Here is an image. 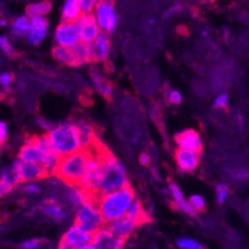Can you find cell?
<instances>
[{
  "instance_id": "38",
  "label": "cell",
  "mask_w": 249,
  "mask_h": 249,
  "mask_svg": "<svg viewBox=\"0 0 249 249\" xmlns=\"http://www.w3.org/2000/svg\"><path fill=\"white\" fill-rule=\"evenodd\" d=\"M25 192L30 195L38 194L40 192V187L36 183H28V185H25Z\"/></svg>"
},
{
  "instance_id": "2",
  "label": "cell",
  "mask_w": 249,
  "mask_h": 249,
  "mask_svg": "<svg viewBox=\"0 0 249 249\" xmlns=\"http://www.w3.org/2000/svg\"><path fill=\"white\" fill-rule=\"evenodd\" d=\"M134 200V190L129 183L118 191L102 196L97 201V208L101 213L103 223H112L125 216L129 206L132 205Z\"/></svg>"
},
{
  "instance_id": "24",
  "label": "cell",
  "mask_w": 249,
  "mask_h": 249,
  "mask_svg": "<svg viewBox=\"0 0 249 249\" xmlns=\"http://www.w3.org/2000/svg\"><path fill=\"white\" fill-rule=\"evenodd\" d=\"M29 28H30V19L26 15H22L11 22V34L17 37H24L28 34Z\"/></svg>"
},
{
  "instance_id": "8",
  "label": "cell",
  "mask_w": 249,
  "mask_h": 249,
  "mask_svg": "<svg viewBox=\"0 0 249 249\" xmlns=\"http://www.w3.org/2000/svg\"><path fill=\"white\" fill-rule=\"evenodd\" d=\"M13 166L17 170L20 182H31V181L41 180V178H47L50 175L49 171L42 165L34 164V162H22L20 160H17Z\"/></svg>"
},
{
  "instance_id": "11",
  "label": "cell",
  "mask_w": 249,
  "mask_h": 249,
  "mask_svg": "<svg viewBox=\"0 0 249 249\" xmlns=\"http://www.w3.org/2000/svg\"><path fill=\"white\" fill-rule=\"evenodd\" d=\"M175 142L180 149L191 150L195 153H201L202 150V140L200 134L194 129H187L176 134Z\"/></svg>"
},
{
  "instance_id": "34",
  "label": "cell",
  "mask_w": 249,
  "mask_h": 249,
  "mask_svg": "<svg viewBox=\"0 0 249 249\" xmlns=\"http://www.w3.org/2000/svg\"><path fill=\"white\" fill-rule=\"evenodd\" d=\"M13 74L9 73V72H3L0 73V86L3 88H9L10 85L13 83Z\"/></svg>"
},
{
  "instance_id": "3",
  "label": "cell",
  "mask_w": 249,
  "mask_h": 249,
  "mask_svg": "<svg viewBox=\"0 0 249 249\" xmlns=\"http://www.w3.org/2000/svg\"><path fill=\"white\" fill-rule=\"evenodd\" d=\"M89 161L87 150H78L71 155L62 156L56 162L52 174L66 183L67 186H80Z\"/></svg>"
},
{
  "instance_id": "13",
  "label": "cell",
  "mask_w": 249,
  "mask_h": 249,
  "mask_svg": "<svg viewBox=\"0 0 249 249\" xmlns=\"http://www.w3.org/2000/svg\"><path fill=\"white\" fill-rule=\"evenodd\" d=\"M200 153H195L191 150H185L180 149L175 151V160L178 162V166L181 171L185 173H191L200 164Z\"/></svg>"
},
{
  "instance_id": "26",
  "label": "cell",
  "mask_w": 249,
  "mask_h": 249,
  "mask_svg": "<svg viewBox=\"0 0 249 249\" xmlns=\"http://www.w3.org/2000/svg\"><path fill=\"white\" fill-rule=\"evenodd\" d=\"M92 78H93L94 86H96L97 90L106 98H110L113 94V87L107 80H104L103 77L98 73L97 71L92 72Z\"/></svg>"
},
{
  "instance_id": "22",
  "label": "cell",
  "mask_w": 249,
  "mask_h": 249,
  "mask_svg": "<svg viewBox=\"0 0 249 249\" xmlns=\"http://www.w3.org/2000/svg\"><path fill=\"white\" fill-rule=\"evenodd\" d=\"M52 8L51 1H37L28 5L26 8V17L28 18H44L49 14Z\"/></svg>"
},
{
  "instance_id": "42",
  "label": "cell",
  "mask_w": 249,
  "mask_h": 249,
  "mask_svg": "<svg viewBox=\"0 0 249 249\" xmlns=\"http://www.w3.org/2000/svg\"><path fill=\"white\" fill-rule=\"evenodd\" d=\"M58 249H73L71 246H70L69 243H67L66 241H63V239H61L60 244H58Z\"/></svg>"
},
{
  "instance_id": "32",
  "label": "cell",
  "mask_w": 249,
  "mask_h": 249,
  "mask_svg": "<svg viewBox=\"0 0 249 249\" xmlns=\"http://www.w3.org/2000/svg\"><path fill=\"white\" fill-rule=\"evenodd\" d=\"M96 6V1L93 0H78V8H80L81 15L90 14V11L93 10Z\"/></svg>"
},
{
  "instance_id": "36",
  "label": "cell",
  "mask_w": 249,
  "mask_h": 249,
  "mask_svg": "<svg viewBox=\"0 0 249 249\" xmlns=\"http://www.w3.org/2000/svg\"><path fill=\"white\" fill-rule=\"evenodd\" d=\"M40 244H41V241L40 239H28V241H24L21 244H20V247H21L22 249H36L40 247Z\"/></svg>"
},
{
  "instance_id": "35",
  "label": "cell",
  "mask_w": 249,
  "mask_h": 249,
  "mask_svg": "<svg viewBox=\"0 0 249 249\" xmlns=\"http://www.w3.org/2000/svg\"><path fill=\"white\" fill-rule=\"evenodd\" d=\"M214 106L217 108H226L228 106V96L226 93H221L214 99Z\"/></svg>"
},
{
  "instance_id": "18",
  "label": "cell",
  "mask_w": 249,
  "mask_h": 249,
  "mask_svg": "<svg viewBox=\"0 0 249 249\" xmlns=\"http://www.w3.org/2000/svg\"><path fill=\"white\" fill-rule=\"evenodd\" d=\"M72 55H73L74 63L76 66H81L88 62H93V55H92V47L90 44H86V42H78L76 46L71 49Z\"/></svg>"
},
{
  "instance_id": "41",
  "label": "cell",
  "mask_w": 249,
  "mask_h": 249,
  "mask_svg": "<svg viewBox=\"0 0 249 249\" xmlns=\"http://www.w3.org/2000/svg\"><path fill=\"white\" fill-rule=\"evenodd\" d=\"M10 191H11V187L0 181V197H4V196H6V195H8Z\"/></svg>"
},
{
  "instance_id": "15",
  "label": "cell",
  "mask_w": 249,
  "mask_h": 249,
  "mask_svg": "<svg viewBox=\"0 0 249 249\" xmlns=\"http://www.w3.org/2000/svg\"><path fill=\"white\" fill-rule=\"evenodd\" d=\"M137 226V222H134L133 219L124 216L122 217V218L109 223V226H108L107 228L113 235L117 237V238L122 239V241H125L129 235L132 234V232L135 230Z\"/></svg>"
},
{
  "instance_id": "4",
  "label": "cell",
  "mask_w": 249,
  "mask_h": 249,
  "mask_svg": "<svg viewBox=\"0 0 249 249\" xmlns=\"http://www.w3.org/2000/svg\"><path fill=\"white\" fill-rule=\"evenodd\" d=\"M47 138H49L52 150L58 158L71 155L81 150L78 133H77L76 125L72 123L61 124L51 129L47 134Z\"/></svg>"
},
{
  "instance_id": "14",
  "label": "cell",
  "mask_w": 249,
  "mask_h": 249,
  "mask_svg": "<svg viewBox=\"0 0 249 249\" xmlns=\"http://www.w3.org/2000/svg\"><path fill=\"white\" fill-rule=\"evenodd\" d=\"M92 47V55L94 62H103L107 60L110 52V37L108 34L99 33V35L94 38L93 42H90Z\"/></svg>"
},
{
  "instance_id": "19",
  "label": "cell",
  "mask_w": 249,
  "mask_h": 249,
  "mask_svg": "<svg viewBox=\"0 0 249 249\" xmlns=\"http://www.w3.org/2000/svg\"><path fill=\"white\" fill-rule=\"evenodd\" d=\"M169 189H170V192H171V196H173V198L175 200L176 202V206H178V208H180L181 211H183L185 213H187L189 216H192V217H196L197 216V212L195 211L194 208L190 206L189 201H186V198L183 197L182 192H181V190L178 189V186L176 185L175 182H173V181H170L169 182Z\"/></svg>"
},
{
  "instance_id": "27",
  "label": "cell",
  "mask_w": 249,
  "mask_h": 249,
  "mask_svg": "<svg viewBox=\"0 0 249 249\" xmlns=\"http://www.w3.org/2000/svg\"><path fill=\"white\" fill-rule=\"evenodd\" d=\"M0 181L5 183V185H8V186H10L11 189H13L18 182H20L19 175H18L15 167L9 166L1 170V171H0Z\"/></svg>"
},
{
  "instance_id": "12",
  "label": "cell",
  "mask_w": 249,
  "mask_h": 249,
  "mask_svg": "<svg viewBox=\"0 0 249 249\" xmlns=\"http://www.w3.org/2000/svg\"><path fill=\"white\" fill-rule=\"evenodd\" d=\"M49 30V21L46 18H31L30 28L26 34V40L31 45H38L46 37Z\"/></svg>"
},
{
  "instance_id": "25",
  "label": "cell",
  "mask_w": 249,
  "mask_h": 249,
  "mask_svg": "<svg viewBox=\"0 0 249 249\" xmlns=\"http://www.w3.org/2000/svg\"><path fill=\"white\" fill-rule=\"evenodd\" d=\"M52 56H53V58H55L56 61H58L60 63L67 65V66H76L71 49H66V47L62 46H56L52 50Z\"/></svg>"
},
{
  "instance_id": "10",
  "label": "cell",
  "mask_w": 249,
  "mask_h": 249,
  "mask_svg": "<svg viewBox=\"0 0 249 249\" xmlns=\"http://www.w3.org/2000/svg\"><path fill=\"white\" fill-rule=\"evenodd\" d=\"M92 244L97 249H123L124 241L113 235L107 227H102L93 234Z\"/></svg>"
},
{
  "instance_id": "17",
  "label": "cell",
  "mask_w": 249,
  "mask_h": 249,
  "mask_svg": "<svg viewBox=\"0 0 249 249\" xmlns=\"http://www.w3.org/2000/svg\"><path fill=\"white\" fill-rule=\"evenodd\" d=\"M74 125H76L77 133H78L81 150H88L98 140L96 137V133H94V128L83 119L77 122Z\"/></svg>"
},
{
  "instance_id": "23",
  "label": "cell",
  "mask_w": 249,
  "mask_h": 249,
  "mask_svg": "<svg viewBox=\"0 0 249 249\" xmlns=\"http://www.w3.org/2000/svg\"><path fill=\"white\" fill-rule=\"evenodd\" d=\"M42 212H44L45 216H47L49 218H51L52 221L60 222L65 218V211H63V208L61 207L58 203H56L55 201H47L45 202V205L42 206Z\"/></svg>"
},
{
  "instance_id": "29",
  "label": "cell",
  "mask_w": 249,
  "mask_h": 249,
  "mask_svg": "<svg viewBox=\"0 0 249 249\" xmlns=\"http://www.w3.org/2000/svg\"><path fill=\"white\" fill-rule=\"evenodd\" d=\"M189 203L196 212L205 211L206 201H205V198L201 196V195H192L189 200Z\"/></svg>"
},
{
  "instance_id": "5",
  "label": "cell",
  "mask_w": 249,
  "mask_h": 249,
  "mask_svg": "<svg viewBox=\"0 0 249 249\" xmlns=\"http://www.w3.org/2000/svg\"><path fill=\"white\" fill-rule=\"evenodd\" d=\"M74 225L92 235H93L97 231L101 230L102 226H103L104 223L96 203L87 202L85 203V205L81 206L76 213Z\"/></svg>"
},
{
  "instance_id": "37",
  "label": "cell",
  "mask_w": 249,
  "mask_h": 249,
  "mask_svg": "<svg viewBox=\"0 0 249 249\" xmlns=\"http://www.w3.org/2000/svg\"><path fill=\"white\" fill-rule=\"evenodd\" d=\"M8 139V125L4 122H0V144Z\"/></svg>"
},
{
  "instance_id": "30",
  "label": "cell",
  "mask_w": 249,
  "mask_h": 249,
  "mask_svg": "<svg viewBox=\"0 0 249 249\" xmlns=\"http://www.w3.org/2000/svg\"><path fill=\"white\" fill-rule=\"evenodd\" d=\"M216 195H217V201L218 203H223L227 200L228 195H230V189L226 183H218L216 189Z\"/></svg>"
},
{
  "instance_id": "6",
  "label": "cell",
  "mask_w": 249,
  "mask_h": 249,
  "mask_svg": "<svg viewBox=\"0 0 249 249\" xmlns=\"http://www.w3.org/2000/svg\"><path fill=\"white\" fill-rule=\"evenodd\" d=\"M94 19L98 24L99 30L109 34L115 30L118 25V17L114 11V4L112 1H98L94 6Z\"/></svg>"
},
{
  "instance_id": "40",
  "label": "cell",
  "mask_w": 249,
  "mask_h": 249,
  "mask_svg": "<svg viewBox=\"0 0 249 249\" xmlns=\"http://www.w3.org/2000/svg\"><path fill=\"white\" fill-rule=\"evenodd\" d=\"M139 161H140V164L142 165V166H149V165H150V162H151L150 155H149V154H146V153H142V155L139 156Z\"/></svg>"
},
{
  "instance_id": "33",
  "label": "cell",
  "mask_w": 249,
  "mask_h": 249,
  "mask_svg": "<svg viewBox=\"0 0 249 249\" xmlns=\"http://www.w3.org/2000/svg\"><path fill=\"white\" fill-rule=\"evenodd\" d=\"M167 98V101L170 102L171 104H180L182 102V96H181L180 92L175 89H171L169 90V93L165 96Z\"/></svg>"
},
{
  "instance_id": "21",
  "label": "cell",
  "mask_w": 249,
  "mask_h": 249,
  "mask_svg": "<svg viewBox=\"0 0 249 249\" xmlns=\"http://www.w3.org/2000/svg\"><path fill=\"white\" fill-rule=\"evenodd\" d=\"M125 217L137 222L138 226L142 225V223H144V222H146L149 219L148 214H146L145 210H144V206H142V203L139 200L133 201L132 205L129 206Z\"/></svg>"
},
{
  "instance_id": "43",
  "label": "cell",
  "mask_w": 249,
  "mask_h": 249,
  "mask_svg": "<svg viewBox=\"0 0 249 249\" xmlns=\"http://www.w3.org/2000/svg\"><path fill=\"white\" fill-rule=\"evenodd\" d=\"M78 249H97V248L93 246V244L89 243V244H87V246H83V247H81V248H78Z\"/></svg>"
},
{
  "instance_id": "1",
  "label": "cell",
  "mask_w": 249,
  "mask_h": 249,
  "mask_svg": "<svg viewBox=\"0 0 249 249\" xmlns=\"http://www.w3.org/2000/svg\"><path fill=\"white\" fill-rule=\"evenodd\" d=\"M128 185V176L124 165L108 150L104 151L102 155L101 175L98 183L99 198L104 195L121 190Z\"/></svg>"
},
{
  "instance_id": "31",
  "label": "cell",
  "mask_w": 249,
  "mask_h": 249,
  "mask_svg": "<svg viewBox=\"0 0 249 249\" xmlns=\"http://www.w3.org/2000/svg\"><path fill=\"white\" fill-rule=\"evenodd\" d=\"M0 50L8 56L14 55V47L11 45L8 36H0Z\"/></svg>"
},
{
  "instance_id": "44",
  "label": "cell",
  "mask_w": 249,
  "mask_h": 249,
  "mask_svg": "<svg viewBox=\"0 0 249 249\" xmlns=\"http://www.w3.org/2000/svg\"><path fill=\"white\" fill-rule=\"evenodd\" d=\"M49 249H51V248H49Z\"/></svg>"
},
{
  "instance_id": "16",
  "label": "cell",
  "mask_w": 249,
  "mask_h": 249,
  "mask_svg": "<svg viewBox=\"0 0 249 249\" xmlns=\"http://www.w3.org/2000/svg\"><path fill=\"white\" fill-rule=\"evenodd\" d=\"M92 238H93V235L82 231L81 228L77 227L76 225H73L65 233L62 239L66 241L73 249H78L81 247L92 243Z\"/></svg>"
},
{
  "instance_id": "20",
  "label": "cell",
  "mask_w": 249,
  "mask_h": 249,
  "mask_svg": "<svg viewBox=\"0 0 249 249\" xmlns=\"http://www.w3.org/2000/svg\"><path fill=\"white\" fill-rule=\"evenodd\" d=\"M81 17V11L78 8V0H67L62 8V22L74 24Z\"/></svg>"
},
{
  "instance_id": "39",
  "label": "cell",
  "mask_w": 249,
  "mask_h": 249,
  "mask_svg": "<svg viewBox=\"0 0 249 249\" xmlns=\"http://www.w3.org/2000/svg\"><path fill=\"white\" fill-rule=\"evenodd\" d=\"M181 10H182V8H181V6H171V8H170V9H167L166 13H165V14H164L165 19H169V18H171V17H173V15H175V14H178V13H180Z\"/></svg>"
},
{
  "instance_id": "28",
  "label": "cell",
  "mask_w": 249,
  "mask_h": 249,
  "mask_svg": "<svg viewBox=\"0 0 249 249\" xmlns=\"http://www.w3.org/2000/svg\"><path fill=\"white\" fill-rule=\"evenodd\" d=\"M178 246L181 249H205L200 242L192 238H186V237L178 239Z\"/></svg>"
},
{
  "instance_id": "7",
  "label": "cell",
  "mask_w": 249,
  "mask_h": 249,
  "mask_svg": "<svg viewBox=\"0 0 249 249\" xmlns=\"http://www.w3.org/2000/svg\"><path fill=\"white\" fill-rule=\"evenodd\" d=\"M77 28V33H78V37H80L81 42H86V44H90L94 41V38L99 35L101 30L98 28L96 19H94L93 14H85L81 15L76 22H74Z\"/></svg>"
},
{
  "instance_id": "9",
  "label": "cell",
  "mask_w": 249,
  "mask_h": 249,
  "mask_svg": "<svg viewBox=\"0 0 249 249\" xmlns=\"http://www.w3.org/2000/svg\"><path fill=\"white\" fill-rule=\"evenodd\" d=\"M55 41L57 42V46L72 49L80 42L78 33L74 24H66L62 22L57 26L55 31Z\"/></svg>"
}]
</instances>
